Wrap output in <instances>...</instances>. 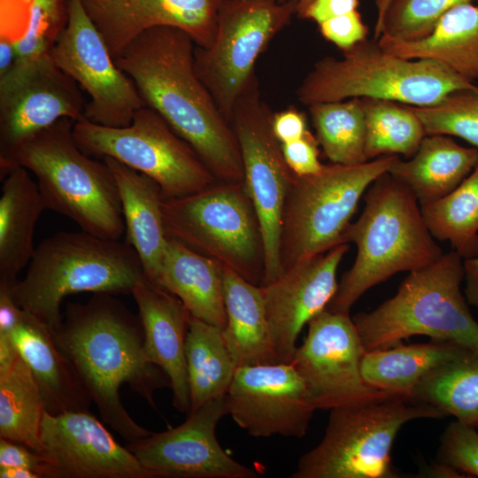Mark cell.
<instances>
[{
  "instance_id": "22",
  "label": "cell",
  "mask_w": 478,
  "mask_h": 478,
  "mask_svg": "<svg viewBox=\"0 0 478 478\" xmlns=\"http://www.w3.org/2000/svg\"><path fill=\"white\" fill-rule=\"evenodd\" d=\"M131 294L138 308L146 354L168 376L173 407L188 413L191 404L185 345L191 315L176 296L147 278Z\"/></svg>"
},
{
  "instance_id": "27",
  "label": "cell",
  "mask_w": 478,
  "mask_h": 478,
  "mask_svg": "<svg viewBox=\"0 0 478 478\" xmlns=\"http://www.w3.org/2000/svg\"><path fill=\"white\" fill-rule=\"evenodd\" d=\"M379 45L386 51L408 59L438 62L457 75L478 80V4H459L443 14L432 31L413 41L381 36Z\"/></svg>"
},
{
  "instance_id": "23",
  "label": "cell",
  "mask_w": 478,
  "mask_h": 478,
  "mask_svg": "<svg viewBox=\"0 0 478 478\" xmlns=\"http://www.w3.org/2000/svg\"><path fill=\"white\" fill-rule=\"evenodd\" d=\"M12 337L34 375L46 412L89 411L91 398L45 323L23 310Z\"/></svg>"
},
{
  "instance_id": "19",
  "label": "cell",
  "mask_w": 478,
  "mask_h": 478,
  "mask_svg": "<svg viewBox=\"0 0 478 478\" xmlns=\"http://www.w3.org/2000/svg\"><path fill=\"white\" fill-rule=\"evenodd\" d=\"M40 438L53 478H152L89 411H44Z\"/></svg>"
},
{
  "instance_id": "42",
  "label": "cell",
  "mask_w": 478,
  "mask_h": 478,
  "mask_svg": "<svg viewBox=\"0 0 478 478\" xmlns=\"http://www.w3.org/2000/svg\"><path fill=\"white\" fill-rule=\"evenodd\" d=\"M318 145L316 137L309 131L297 140L281 144L284 159L296 175H310L321 170Z\"/></svg>"
},
{
  "instance_id": "11",
  "label": "cell",
  "mask_w": 478,
  "mask_h": 478,
  "mask_svg": "<svg viewBox=\"0 0 478 478\" xmlns=\"http://www.w3.org/2000/svg\"><path fill=\"white\" fill-rule=\"evenodd\" d=\"M73 134L89 156L114 158L153 179L164 199L198 192L217 181L197 151L147 105L127 126L104 127L85 118L74 122Z\"/></svg>"
},
{
  "instance_id": "18",
  "label": "cell",
  "mask_w": 478,
  "mask_h": 478,
  "mask_svg": "<svg viewBox=\"0 0 478 478\" xmlns=\"http://www.w3.org/2000/svg\"><path fill=\"white\" fill-rule=\"evenodd\" d=\"M228 414L254 437L302 438L314 406L291 363L237 367L226 394Z\"/></svg>"
},
{
  "instance_id": "28",
  "label": "cell",
  "mask_w": 478,
  "mask_h": 478,
  "mask_svg": "<svg viewBox=\"0 0 478 478\" xmlns=\"http://www.w3.org/2000/svg\"><path fill=\"white\" fill-rule=\"evenodd\" d=\"M227 323L222 329L236 367L280 363L265 311L262 287L223 266Z\"/></svg>"
},
{
  "instance_id": "4",
  "label": "cell",
  "mask_w": 478,
  "mask_h": 478,
  "mask_svg": "<svg viewBox=\"0 0 478 478\" xmlns=\"http://www.w3.org/2000/svg\"><path fill=\"white\" fill-rule=\"evenodd\" d=\"M146 279L127 242L89 232H58L35 247L23 279L9 287L16 304L52 331L61 323L64 298L79 292L128 294Z\"/></svg>"
},
{
  "instance_id": "40",
  "label": "cell",
  "mask_w": 478,
  "mask_h": 478,
  "mask_svg": "<svg viewBox=\"0 0 478 478\" xmlns=\"http://www.w3.org/2000/svg\"><path fill=\"white\" fill-rule=\"evenodd\" d=\"M436 461L478 477L477 428L458 420L450 422L441 436Z\"/></svg>"
},
{
  "instance_id": "46",
  "label": "cell",
  "mask_w": 478,
  "mask_h": 478,
  "mask_svg": "<svg viewBox=\"0 0 478 478\" xmlns=\"http://www.w3.org/2000/svg\"><path fill=\"white\" fill-rule=\"evenodd\" d=\"M463 267L466 281L464 295L468 305L478 309V256L463 259Z\"/></svg>"
},
{
  "instance_id": "26",
  "label": "cell",
  "mask_w": 478,
  "mask_h": 478,
  "mask_svg": "<svg viewBox=\"0 0 478 478\" xmlns=\"http://www.w3.org/2000/svg\"><path fill=\"white\" fill-rule=\"evenodd\" d=\"M29 173L18 165L1 178L0 285L12 287L28 266L35 250L36 222L46 210L37 182Z\"/></svg>"
},
{
  "instance_id": "13",
  "label": "cell",
  "mask_w": 478,
  "mask_h": 478,
  "mask_svg": "<svg viewBox=\"0 0 478 478\" xmlns=\"http://www.w3.org/2000/svg\"><path fill=\"white\" fill-rule=\"evenodd\" d=\"M272 118L273 113L260 96L255 77L236 102L230 124L240 148L243 182L262 231L265 251L262 285L275 281L282 273L280 261L281 216L295 175L274 135Z\"/></svg>"
},
{
  "instance_id": "10",
  "label": "cell",
  "mask_w": 478,
  "mask_h": 478,
  "mask_svg": "<svg viewBox=\"0 0 478 478\" xmlns=\"http://www.w3.org/2000/svg\"><path fill=\"white\" fill-rule=\"evenodd\" d=\"M166 235L261 286L265 251L260 223L243 181H220L198 192L164 199Z\"/></svg>"
},
{
  "instance_id": "6",
  "label": "cell",
  "mask_w": 478,
  "mask_h": 478,
  "mask_svg": "<svg viewBox=\"0 0 478 478\" xmlns=\"http://www.w3.org/2000/svg\"><path fill=\"white\" fill-rule=\"evenodd\" d=\"M463 281V258L454 251L409 272L392 297L352 318L365 351L420 335L478 350V323L461 291Z\"/></svg>"
},
{
  "instance_id": "16",
  "label": "cell",
  "mask_w": 478,
  "mask_h": 478,
  "mask_svg": "<svg viewBox=\"0 0 478 478\" xmlns=\"http://www.w3.org/2000/svg\"><path fill=\"white\" fill-rule=\"evenodd\" d=\"M307 325L306 337L290 363L316 410L355 405L389 393L363 379L366 351L350 313L324 309Z\"/></svg>"
},
{
  "instance_id": "15",
  "label": "cell",
  "mask_w": 478,
  "mask_h": 478,
  "mask_svg": "<svg viewBox=\"0 0 478 478\" xmlns=\"http://www.w3.org/2000/svg\"><path fill=\"white\" fill-rule=\"evenodd\" d=\"M81 87L49 52L14 66L0 76V177L18 150L61 119H85Z\"/></svg>"
},
{
  "instance_id": "44",
  "label": "cell",
  "mask_w": 478,
  "mask_h": 478,
  "mask_svg": "<svg viewBox=\"0 0 478 478\" xmlns=\"http://www.w3.org/2000/svg\"><path fill=\"white\" fill-rule=\"evenodd\" d=\"M272 129L281 144L297 140L308 131L304 114L296 108H287L273 114Z\"/></svg>"
},
{
  "instance_id": "7",
  "label": "cell",
  "mask_w": 478,
  "mask_h": 478,
  "mask_svg": "<svg viewBox=\"0 0 478 478\" xmlns=\"http://www.w3.org/2000/svg\"><path fill=\"white\" fill-rule=\"evenodd\" d=\"M343 52L314 64L297 90L302 104L372 98L423 107L477 86L438 62L389 53L376 40L366 38Z\"/></svg>"
},
{
  "instance_id": "52",
  "label": "cell",
  "mask_w": 478,
  "mask_h": 478,
  "mask_svg": "<svg viewBox=\"0 0 478 478\" xmlns=\"http://www.w3.org/2000/svg\"><path fill=\"white\" fill-rule=\"evenodd\" d=\"M24 4H27L28 6L32 3L33 0H21Z\"/></svg>"
},
{
  "instance_id": "31",
  "label": "cell",
  "mask_w": 478,
  "mask_h": 478,
  "mask_svg": "<svg viewBox=\"0 0 478 478\" xmlns=\"http://www.w3.org/2000/svg\"><path fill=\"white\" fill-rule=\"evenodd\" d=\"M185 355L191 412L225 396L237 367L224 341L222 329L192 316Z\"/></svg>"
},
{
  "instance_id": "1",
  "label": "cell",
  "mask_w": 478,
  "mask_h": 478,
  "mask_svg": "<svg viewBox=\"0 0 478 478\" xmlns=\"http://www.w3.org/2000/svg\"><path fill=\"white\" fill-rule=\"evenodd\" d=\"M114 296L97 293L84 304L67 303L52 333L103 421L129 443L152 432L128 414L120 400V387L127 384L156 409L155 392L171 388V382L146 354L139 316Z\"/></svg>"
},
{
  "instance_id": "50",
  "label": "cell",
  "mask_w": 478,
  "mask_h": 478,
  "mask_svg": "<svg viewBox=\"0 0 478 478\" xmlns=\"http://www.w3.org/2000/svg\"><path fill=\"white\" fill-rule=\"evenodd\" d=\"M1 478H40V476L27 469L23 467H3L0 468Z\"/></svg>"
},
{
  "instance_id": "30",
  "label": "cell",
  "mask_w": 478,
  "mask_h": 478,
  "mask_svg": "<svg viewBox=\"0 0 478 478\" xmlns=\"http://www.w3.org/2000/svg\"><path fill=\"white\" fill-rule=\"evenodd\" d=\"M467 348L461 344L431 339L425 343L398 344L366 351L361 360L365 382L377 389L410 395L430 371L458 357Z\"/></svg>"
},
{
  "instance_id": "41",
  "label": "cell",
  "mask_w": 478,
  "mask_h": 478,
  "mask_svg": "<svg viewBox=\"0 0 478 478\" xmlns=\"http://www.w3.org/2000/svg\"><path fill=\"white\" fill-rule=\"evenodd\" d=\"M321 35L343 51L366 38L368 28L355 10L319 25Z\"/></svg>"
},
{
  "instance_id": "20",
  "label": "cell",
  "mask_w": 478,
  "mask_h": 478,
  "mask_svg": "<svg viewBox=\"0 0 478 478\" xmlns=\"http://www.w3.org/2000/svg\"><path fill=\"white\" fill-rule=\"evenodd\" d=\"M348 250V243L339 244L261 286L269 330L281 362L292 361L302 328L335 296L337 268Z\"/></svg>"
},
{
  "instance_id": "5",
  "label": "cell",
  "mask_w": 478,
  "mask_h": 478,
  "mask_svg": "<svg viewBox=\"0 0 478 478\" xmlns=\"http://www.w3.org/2000/svg\"><path fill=\"white\" fill-rule=\"evenodd\" d=\"M73 124L64 118L35 135L18 150L12 167L21 166L35 175L46 209L83 231L119 240L126 227L114 177L104 159L81 150Z\"/></svg>"
},
{
  "instance_id": "32",
  "label": "cell",
  "mask_w": 478,
  "mask_h": 478,
  "mask_svg": "<svg viewBox=\"0 0 478 478\" xmlns=\"http://www.w3.org/2000/svg\"><path fill=\"white\" fill-rule=\"evenodd\" d=\"M411 396L431 404L467 425L478 427V350L467 348L434 368Z\"/></svg>"
},
{
  "instance_id": "34",
  "label": "cell",
  "mask_w": 478,
  "mask_h": 478,
  "mask_svg": "<svg viewBox=\"0 0 478 478\" xmlns=\"http://www.w3.org/2000/svg\"><path fill=\"white\" fill-rule=\"evenodd\" d=\"M43 412L36 382L19 355L12 368L0 376V438L42 453L40 428Z\"/></svg>"
},
{
  "instance_id": "47",
  "label": "cell",
  "mask_w": 478,
  "mask_h": 478,
  "mask_svg": "<svg viewBox=\"0 0 478 478\" xmlns=\"http://www.w3.org/2000/svg\"><path fill=\"white\" fill-rule=\"evenodd\" d=\"M19 353L11 334H0V376L13 366Z\"/></svg>"
},
{
  "instance_id": "17",
  "label": "cell",
  "mask_w": 478,
  "mask_h": 478,
  "mask_svg": "<svg viewBox=\"0 0 478 478\" xmlns=\"http://www.w3.org/2000/svg\"><path fill=\"white\" fill-rule=\"evenodd\" d=\"M227 414L225 395L189 412L181 425L125 446L152 478H255L218 442L216 428Z\"/></svg>"
},
{
  "instance_id": "38",
  "label": "cell",
  "mask_w": 478,
  "mask_h": 478,
  "mask_svg": "<svg viewBox=\"0 0 478 478\" xmlns=\"http://www.w3.org/2000/svg\"><path fill=\"white\" fill-rule=\"evenodd\" d=\"M478 0H391L381 24L378 39L419 40L428 35L451 8ZM377 39V40H378Z\"/></svg>"
},
{
  "instance_id": "37",
  "label": "cell",
  "mask_w": 478,
  "mask_h": 478,
  "mask_svg": "<svg viewBox=\"0 0 478 478\" xmlns=\"http://www.w3.org/2000/svg\"><path fill=\"white\" fill-rule=\"evenodd\" d=\"M427 135L456 136L478 149V86L454 91L431 106H412Z\"/></svg>"
},
{
  "instance_id": "33",
  "label": "cell",
  "mask_w": 478,
  "mask_h": 478,
  "mask_svg": "<svg viewBox=\"0 0 478 478\" xmlns=\"http://www.w3.org/2000/svg\"><path fill=\"white\" fill-rule=\"evenodd\" d=\"M420 209L434 238L449 242L463 259L478 256V165L456 189Z\"/></svg>"
},
{
  "instance_id": "24",
  "label": "cell",
  "mask_w": 478,
  "mask_h": 478,
  "mask_svg": "<svg viewBox=\"0 0 478 478\" xmlns=\"http://www.w3.org/2000/svg\"><path fill=\"white\" fill-rule=\"evenodd\" d=\"M114 177L126 227V242L137 252L154 282L166 251V235L159 185L150 177L112 158H104Z\"/></svg>"
},
{
  "instance_id": "43",
  "label": "cell",
  "mask_w": 478,
  "mask_h": 478,
  "mask_svg": "<svg viewBox=\"0 0 478 478\" xmlns=\"http://www.w3.org/2000/svg\"><path fill=\"white\" fill-rule=\"evenodd\" d=\"M3 467L27 468L40 478H53L52 469L42 453L22 443L0 438V468Z\"/></svg>"
},
{
  "instance_id": "53",
  "label": "cell",
  "mask_w": 478,
  "mask_h": 478,
  "mask_svg": "<svg viewBox=\"0 0 478 478\" xmlns=\"http://www.w3.org/2000/svg\"><path fill=\"white\" fill-rule=\"evenodd\" d=\"M477 429H478V427H477Z\"/></svg>"
},
{
  "instance_id": "25",
  "label": "cell",
  "mask_w": 478,
  "mask_h": 478,
  "mask_svg": "<svg viewBox=\"0 0 478 478\" xmlns=\"http://www.w3.org/2000/svg\"><path fill=\"white\" fill-rule=\"evenodd\" d=\"M223 264L168 237L154 284L176 296L196 319L221 329L227 323Z\"/></svg>"
},
{
  "instance_id": "39",
  "label": "cell",
  "mask_w": 478,
  "mask_h": 478,
  "mask_svg": "<svg viewBox=\"0 0 478 478\" xmlns=\"http://www.w3.org/2000/svg\"><path fill=\"white\" fill-rule=\"evenodd\" d=\"M61 0H33L28 6V19L24 34L14 40L17 59L24 62L49 52L64 27Z\"/></svg>"
},
{
  "instance_id": "51",
  "label": "cell",
  "mask_w": 478,
  "mask_h": 478,
  "mask_svg": "<svg viewBox=\"0 0 478 478\" xmlns=\"http://www.w3.org/2000/svg\"><path fill=\"white\" fill-rule=\"evenodd\" d=\"M281 2H293L297 4V12L300 14L303 10L312 1V0H280Z\"/></svg>"
},
{
  "instance_id": "12",
  "label": "cell",
  "mask_w": 478,
  "mask_h": 478,
  "mask_svg": "<svg viewBox=\"0 0 478 478\" xmlns=\"http://www.w3.org/2000/svg\"><path fill=\"white\" fill-rule=\"evenodd\" d=\"M297 11L280 0H224L210 46H196L195 69L230 123L236 102L254 80L255 63Z\"/></svg>"
},
{
  "instance_id": "36",
  "label": "cell",
  "mask_w": 478,
  "mask_h": 478,
  "mask_svg": "<svg viewBox=\"0 0 478 478\" xmlns=\"http://www.w3.org/2000/svg\"><path fill=\"white\" fill-rule=\"evenodd\" d=\"M361 99L366 118L367 159L385 155L413 156L427 134L411 107L388 100Z\"/></svg>"
},
{
  "instance_id": "49",
  "label": "cell",
  "mask_w": 478,
  "mask_h": 478,
  "mask_svg": "<svg viewBox=\"0 0 478 478\" xmlns=\"http://www.w3.org/2000/svg\"><path fill=\"white\" fill-rule=\"evenodd\" d=\"M422 477H446V478H459L467 477L463 475L465 474L460 471L439 462H436L434 465L426 467L421 472Z\"/></svg>"
},
{
  "instance_id": "21",
  "label": "cell",
  "mask_w": 478,
  "mask_h": 478,
  "mask_svg": "<svg viewBox=\"0 0 478 478\" xmlns=\"http://www.w3.org/2000/svg\"><path fill=\"white\" fill-rule=\"evenodd\" d=\"M112 56L144 31L157 27L179 28L197 46L212 42L224 0H82Z\"/></svg>"
},
{
  "instance_id": "14",
  "label": "cell",
  "mask_w": 478,
  "mask_h": 478,
  "mask_svg": "<svg viewBox=\"0 0 478 478\" xmlns=\"http://www.w3.org/2000/svg\"><path fill=\"white\" fill-rule=\"evenodd\" d=\"M49 54L89 96L85 108L89 121L125 127L145 105L133 81L115 63L82 0H67L66 23Z\"/></svg>"
},
{
  "instance_id": "3",
  "label": "cell",
  "mask_w": 478,
  "mask_h": 478,
  "mask_svg": "<svg viewBox=\"0 0 478 478\" xmlns=\"http://www.w3.org/2000/svg\"><path fill=\"white\" fill-rule=\"evenodd\" d=\"M359 218L347 227L343 243H353L357 255L326 309L350 313L372 287L399 272H412L443 254L423 220L412 191L389 172L366 189Z\"/></svg>"
},
{
  "instance_id": "35",
  "label": "cell",
  "mask_w": 478,
  "mask_h": 478,
  "mask_svg": "<svg viewBox=\"0 0 478 478\" xmlns=\"http://www.w3.org/2000/svg\"><path fill=\"white\" fill-rule=\"evenodd\" d=\"M316 139L333 164L359 165L366 155V118L361 98L308 106Z\"/></svg>"
},
{
  "instance_id": "29",
  "label": "cell",
  "mask_w": 478,
  "mask_h": 478,
  "mask_svg": "<svg viewBox=\"0 0 478 478\" xmlns=\"http://www.w3.org/2000/svg\"><path fill=\"white\" fill-rule=\"evenodd\" d=\"M477 165L478 149L434 134L426 135L414 155L399 158L389 173L412 191L421 206L452 191Z\"/></svg>"
},
{
  "instance_id": "48",
  "label": "cell",
  "mask_w": 478,
  "mask_h": 478,
  "mask_svg": "<svg viewBox=\"0 0 478 478\" xmlns=\"http://www.w3.org/2000/svg\"><path fill=\"white\" fill-rule=\"evenodd\" d=\"M17 59L14 40L2 35L0 40V76L7 73Z\"/></svg>"
},
{
  "instance_id": "2",
  "label": "cell",
  "mask_w": 478,
  "mask_h": 478,
  "mask_svg": "<svg viewBox=\"0 0 478 478\" xmlns=\"http://www.w3.org/2000/svg\"><path fill=\"white\" fill-rule=\"evenodd\" d=\"M197 44L172 27L148 29L114 58L144 104L155 110L200 156L220 181H243L239 144L195 69Z\"/></svg>"
},
{
  "instance_id": "9",
  "label": "cell",
  "mask_w": 478,
  "mask_h": 478,
  "mask_svg": "<svg viewBox=\"0 0 478 478\" xmlns=\"http://www.w3.org/2000/svg\"><path fill=\"white\" fill-rule=\"evenodd\" d=\"M399 158L385 155L354 166L331 163L313 174H295L281 216L282 273L343 243L361 197Z\"/></svg>"
},
{
  "instance_id": "45",
  "label": "cell",
  "mask_w": 478,
  "mask_h": 478,
  "mask_svg": "<svg viewBox=\"0 0 478 478\" xmlns=\"http://www.w3.org/2000/svg\"><path fill=\"white\" fill-rule=\"evenodd\" d=\"M358 0H312L299 14L318 25L322 22L357 10Z\"/></svg>"
},
{
  "instance_id": "8",
  "label": "cell",
  "mask_w": 478,
  "mask_h": 478,
  "mask_svg": "<svg viewBox=\"0 0 478 478\" xmlns=\"http://www.w3.org/2000/svg\"><path fill=\"white\" fill-rule=\"evenodd\" d=\"M446 416L431 404L397 393L334 408L321 441L299 459L291 477L397 478L390 453L400 428L413 420Z\"/></svg>"
}]
</instances>
